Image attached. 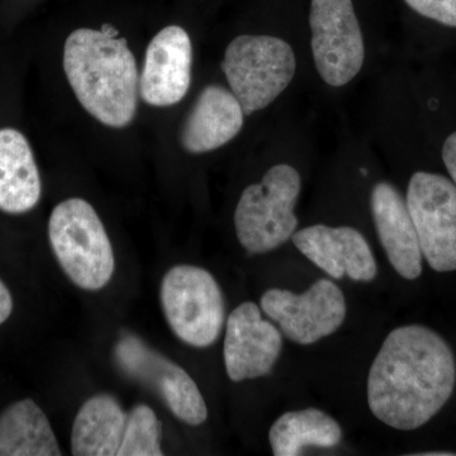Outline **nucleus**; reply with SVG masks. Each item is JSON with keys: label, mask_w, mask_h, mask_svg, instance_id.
<instances>
[{"label": "nucleus", "mask_w": 456, "mask_h": 456, "mask_svg": "<svg viewBox=\"0 0 456 456\" xmlns=\"http://www.w3.org/2000/svg\"><path fill=\"white\" fill-rule=\"evenodd\" d=\"M455 384L448 342L428 327H398L387 336L369 371V408L389 428L416 430L448 403Z\"/></svg>", "instance_id": "obj_1"}, {"label": "nucleus", "mask_w": 456, "mask_h": 456, "mask_svg": "<svg viewBox=\"0 0 456 456\" xmlns=\"http://www.w3.org/2000/svg\"><path fill=\"white\" fill-rule=\"evenodd\" d=\"M64 70L75 97L97 121L112 128L134 121L140 77L125 38L77 29L66 38Z\"/></svg>", "instance_id": "obj_2"}, {"label": "nucleus", "mask_w": 456, "mask_h": 456, "mask_svg": "<svg viewBox=\"0 0 456 456\" xmlns=\"http://www.w3.org/2000/svg\"><path fill=\"white\" fill-rule=\"evenodd\" d=\"M49 239L60 266L75 285L99 290L113 277L114 255L110 237L92 204L70 198L50 216Z\"/></svg>", "instance_id": "obj_3"}, {"label": "nucleus", "mask_w": 456, "mask_h": 456, "mask_svg": "<svg viewBox=\"0 0 456 456\" xmlns=\"http://www.w3.org/2000/svg\"><path fill=\"white\" fill-rule=\"evenodd\" d=\"M301 175L288 164L270 167L259 184L242 191L235 211L237 239L246 251L260 255L281 248L298 227L294 213Z\"/></svg>", "instance_id": "obj_4"}, {"label": "nucleus", "mask_w": 456, "mask_h": 456, "mask_svg": "<svg viewBox=\"0 0 456 456\" xmlns=\"http://www.w3.org/2000/svg\"><path fill=\"white\" fill-rule=\"evenodd\" d=\"M296 66V55L288 42L273 36L242 35L228 45L222 70L244 113L253 114L288 88Z\"/></svg>", "instance_id": "obj_5"}, {"label": "nucleus", "mask_w": 456, "mask_h": 456, "mask_svg": "<svg viewBox=\"0 0 456 456\" xmlns=\"http://www.w3.org/2000/svg\"><path fill=\"white\" fill-rule=\"evenodd\" d=\"M160 301L171 330L185 344L202 349L220 338L224 323V294L206 269L193 265L171 268L161 281Z\"/></svg>", "instance_id": "obj_6"}, {"label": "nucleus", "mask_w": 456, "mask_h": 456, "mask_svg": "<svg viewBox=\"0 0 456 456\" xmlns=\"http://www.w3.org/2000/svg\"><path fill=\"white\" fill-rule=\"evenodd\" d=\"M311 47L314 65L329 86H346L362 70L364 38L353 0H312Z\"/></svg>", "instance_id": "obj_7"}, {"label": "nucleus", "mask_w": 456, "mask_h": 456, "mask_svg": "<svg viewBox=\"0 0 456 456\" xmlns=\"http://www.w3.org/2000/svg\"><path fill=\"white\" fill-rule=\"evenodd\" d=\"M406 203L422 256L435 272H456V187L439 174L417 171Z\"/></svg>", "instance_id": "obj_8"}, {"label": "nucleus", "mask_w": 456, "mask_h": 456, "mask_svg": "<svg viewBox=\"0 0 456 456\" xmlns=\"http://www.w3.org/2000/svg\"><path fill=\"white\" fill-rule=\"evenodd\" d=\"M260 305L281 334L299 345L334 334L346 318L344 293L330 279H320L302 294L273 288L263 294Z\"/></svg>", "instance_id": "obj_9"}, {"label": "nucleus", "mask_w": 456, "mask_h": 456, "mask_svg": "<svg viewBox=\"0 0 456 456\" xmlns=\"http://www.w3.org/2000/svg\"><path fill=\"white\" fill-rule=\"evenodd\" d=\"M114 356L123 373L154 391L180 421L191 426L206 422V402L184 369L134 336H126L117 342Z\"/></svg>", "instance_id": "obj_10"}, {"label": "nucleus", "mask_w": 456, "mask_h": 456, "mask_svg": "<svg viewBox=\"0 0 456 456\" xmlns=\"http://www.w3.org/2000/svg\"><path fill=\"white\" fill-rule=\"evenodd\" d=\"M281 349V332L264 320L255 303H241L231 312L226 323L224 358L228 378L232 382L268 375Z\"/></svg>", "instance_id": "obj_11"}, {"label": "nucleus", "mask_w": 456, "mask_h": 456, "mask_svg": "<svg viewBox=\"0 0 456 456\" xmlns=\"http://www.w3.org/2000/svg\"><path fill=\"white\" fill-rule=\"evenodd\" d=\"M193 49L187 31L167 26L152 38L140 77V95L152 107H170L187 95Z\"/></svg>", "instance_id": "obj_12"}, {"label": "nucleus", "mask_w": 456, "mask_h": 456, "mask_svg": "<svg viewBox=\"0 0 456 456\" xmlns=\"http://www.w3.org/2000/svg\"><path fill=\"white\" fill-rule=\"evenodd\" d=\"M292 240L308 260L336 281L346 275L351 281L367 283L377 277L373 251L355 228L314 224L296 231Z\"/></svg>", "instance_id": "obj_13"}, {"label": "nucleus", "mask_w": 456, "mask_h": 456, "mask_svg": "<svg viewBox=\"0 0 456 456\" xmlns=\"http://www.w3.org/2000/svg\"><path fill=\"white\" fill-rule=\"evenodd\" d=\"M371 215L389 263L408 281L422 274V251L406 200L391 183L374 185L370 198Z\"/></svg>", "instance_id": "obj_14"}, {"label": "nucleus", "mask_w": 456, "mask_h": 456, "mask_svg": "<svg viewBox=\"0 0 456 456\" xmlns=\"http://www.w3.org/2000/svg\"><path fill=\"white\" fill-rule=\"evenodd\" d=\"M245 113L232 92L206 86L183 123L180 143L191 154H203L226 145L244 126Z\"/></svg>", "instance_id": "obj_15"}, {"label": "nucleus", "mask_w": 456, "mask_h": 456, "mask_svg": "<svg viewBox=\"0 0 456 456\" xmlns=\"http://www.w3.org/2000/svg\"><path fill=\"white\" fill-rule=\"evenodd\" d=\"M42 184L31 146L22 132L0 130V211L20 215L40 202Z\"/></svg>", "instance_id": "obj_16"}, {"label": "nucleus", "mask_w": 456, "mask_h": 456, "mask_svg": "<svg viewBox=\"0 0 456 456\" xmlns=\"http://www.w3.org/2000/svg\"><path fill=\"white\" fill-rule=\"evenodd\" d=\"M127 417L113 395L102 393L89 398L75 417L71 431L73 455H118Z\"/></svg>", "instance_id": "obj_17"}, {"label": "nucleus", "mask_w": 456, "mask_h": 456, "mask_svg": "<svg viewBox=\"0 0 456 456\" xmlns=\"http://www.w3.org/2000/svg\"><path fill=\"white\" fill-rule=\"evenodd\" d=\"M49 419L32 399L9 406L0 415V456H60Z\"/></svg>", "instance_id": "obj_18"}, {"label": "nucleus", "mask_w": 456, "mask_h": 456, "mask_svg": "<svg viewBox=\"0 0 456 456\" xmlns=\"http://www.w3.org/2000/svg\"><path fill=\"white\" fill-rule=\"evenodd\" d=\"M341 440V426L317 408L284 413L269 431L270 446L275 456L301 455L307 446L332 449Z\"/></svg>", "instance_id": "obj_19"}, {"label": "nucleus", "mask_w": 456, "mask_h": 456, "mask_svg": "<svg viewBox=\"0 0 456 456\" xmlns=\"http://www.w3.org/2000/svg\"><path fill=\"white\" fill-rule=\"evenodd\" d=\"M161 424L151 407L137 404L127 417L118 456H160Z\"/></svg>", "instance_id": "obj_20"}, {"label": "nucleus", "mask_w": 456, "mask_h": 456, "mask_svg": "<svg viewBox=\"0 0 456 456\" xmlns=\"http://www.w3.org/2000/svg\"><path fill=\"white\" fill-rule=\"evenodd\" d=\"M406 4L422 17L441 25L456 27V0H404Z\"/></svg>", "instance_id": "obj_21"}, {"label": "nucleus", "mask_w": 456, "mask_h": 456, "mask_svg": "<svg viewBox=\"0 0 456 456\" xmlns=\"http://www.w3.org/2000/svg\"><path fill=\"white\" fill-rule=\"evenodd\" d=\"M443 160L456 187V132L450 134L444 143Z\"/></svg>", "instance_id": "obj_22"}, {"label": "nucleus", "mask_w": 456, "mask_h": 456, "mask_svg": "<svg viewBox=\"0 0 456 456\" xmlns=\"http://www.w3.org/2000/svg\"><path fill=\"white\" fill-rule=\"evenodd\" d=\"M13 311V298L7 285L0 279V325L8 320Z\"/></svg>", "instance_id": "obj_23"}, {"label": "nucleus", "mask_w": 456, "mask_h": 456, "mask_svg": "<svg viewBox=\"0 0 456 456\" xmlns=\"http://www.w3.org/2000/svg\"><path fill=\"white\" fill-rule=\"evenodd\" d=\"M101 31L106 33L108 36H112V37H118L119 35L117 28H114V27L110 25V23H104V25L102 26Z\"/></svg>", "instance_id": "obj_24"}, {"label": "nucleus", "mask_w": 456, "mask_h": 456, "mask_svg": "<svg viewBox=\"0 0 456 456\" xmlns=\"http://www.w3.org/2000/svg\"><path fill=\"white\" fill-rule=\"evenodd\" d=\"M419 456H456V452H424V454H417Z\"/></svg>", "instance_id": "obj_25"}]
</instances>
